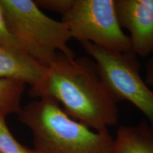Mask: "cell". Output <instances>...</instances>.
<instances>
[{"label":"cell","mask_w":153,"mask_h":153,"mask_svg":"<svg viewBox=\"0 0 153 153\" xmlns=\"http://www.w3.org/2000/svg\"><path fill=\"white\" fill-rule=\"evenodd\" d=\"M32 98L50 97L70 117L97 131H108L118 119V101L103 82L92 60L58 53L37 83Z\"/></svg>","instance_id":"obj_1"},{"label":"cell","mask_w":153,"mask_h":153,"mask_svg":"<svg viewBox=\"0 0 153 153\" xmlns=\"http://www.w3.org/2000/svg\"><path fill=\"white\" fill-rule=\"evenodd\" d=\"M18 116L31 131L36 153H109L111 149L108 131H94L74 119L50 97L30 101Z\"/></svg>","instance_id":"obj_2"},{"label":"cell","mask_w":153,"mask_h":153,"mask_svg":"<svg viewBox=\"0 0 153 153\" xmlns=\"http://www.w3.org/2000/svg\"><path fill=\"white\" fill-rule=\"evenodd\" d=\"M9 31L25 54L43 67L58 53L74 56L72 39L62 21L48 16L33 0H0Z\"/></svg>","instance_id":"obj_3"},{"label":"cell","mask_w":153,"mask_h":153,"mask_svg":"<svg viewBox=\"0 0 153 153\" xmlns=\"http://www.w3.org/2000/svg\"><path fill=\"white\" fill-rule=\"evenodd\" d=\"M72 38L113 52L131 51V42L120 26L116 0H72L62 16Z\"/></svg>","instance_id":"obj_4"},{"label":"cell","mask_w":153,"mask_h":153,"mask_svg":"<svg viewBox=\"0 0 153 153\" xmlns=\"http://www.w3.org/2000/svg\"><path fill=\"white\" fill-rule=\"evenodd\" d=\"M116 101H128L144 114L153 128V90L141 76L137 56L113 52L90 43L82 44Z\"/></svg>","instance_id":"obj_5"},{"label":"cell","mask_w":153,"mask_h":153,"mask_svg":"<svg viewBox=\"0 0 153 153\" xmlns=\"http://www.w3.org/2000/svg\"><path fill=\"white\" fill-rule=\"evenodd\" d=\"M116 9L129 33L131 52L142 57L153 53V0H116Z\"/></svg>","instance_id":"obj_6"},{"label":"cell","mask_w":153,"mask_h":153,"mask_svg":"<svg viewBox=\"0 0 153 153\" xmlns=\"http://www.w3.org/2000/svg\"><path fill=\"white\" fill-rule=\"evenodd\" d=\"M45 68L24 53L0 48V77L19 79L33 87Z\"/></svg>","instance_id":"obj_7"},{"label":"cell","mask_w":153,"mask_h":153,"mask_svg":"<svg viewBox=\"0 0 153 153\" xmlns=\"http://www.w3.org/2000/svg\"><path fill=\"white\" fill-rule=\"evenodd\" d=\"M109 153H153V128L146 120L120 126Z\"/></svg>","instance_id":"obj_8"},{"label":"cell","mask_w":153,"mask_h":153,"mask_svg":"<svg viewBox=\"0 0 153 153\" xmlns=\"http://www.w3.org/2000/svg\"><path fill=\"white\" fill-rule=\"evenodd\" d=\"M25 86L26 83L19 79L0 77V113L6 116L19 114Z\"/></svg>","instance_id":"obj_9"},{"label":"cell","mask_w":153,"mask_h":153,"mask_svg":"<svg viewBox=\"0 0 153 153\" xmlns=\"http://www.w3.org/2000/svg\"><path fill=\"white\" fill-rule=\"evenodd\" d=\"M6 116L0 113V153H36L15 138L6 123Z\"/></svg>","instance_id":"obj_10"},{"label":"cell","mask_w":153,"mask_h":153,"mask_svg":"<svg viewBox=\"0 0 153 153\" xmlns=\"http://www.w3.org/2000/svg\"><path fill=\"white\" fill-rule=\"evenodd\" d=\"M0 48L24 53V51L19 46V43L14 39V36L9 31L1 4H0Z\"/></svg>","instance_id":"obj_11"},{"label":"cell","mask_w":153,"mask_h":153,"mask_svg":"<svg viewBox=\"0 0 153 153\" xmlns=\"http://www.w3.org/2000/svg\"><path fill=\"white\" fill-rule=\"evenodd\" d=\"M35 2L39 8L54 11L62 16L71 5L72 0H36Z\"/></svg>","instance_id":"obj_12"},{"label":"cell","mask_w":153,"mask_h":153,"mask_svg":"<svg viewBox=\"0 0 153 153\" xmlns=\"http://www.w3.org/2000/svg\"><path fill=\"white\" fill-rule=\"evenodd\" d=\"M145 81L149 86H153V55L146 65Z\"/></svg>","instance_id":"obj_13"}]
</instances>
